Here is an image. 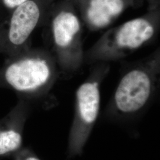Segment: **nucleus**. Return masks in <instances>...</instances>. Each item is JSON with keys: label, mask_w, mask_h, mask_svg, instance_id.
Listing matches in <instances>:
<instances>
[{"label": "nucleus", "mask_w": 160, "mask_h": 160, "mask_svg": "<svg viewBox=\"0 0 160 160\" xmlns=\"http://www.w3.org/2000/svg\"><path fill=\"white\" fill-rule=\"evenodd\" d=\"M160 49L129 63L109 103L106 114L112 119L129 120L148 107L159 88Z\"/></svg>", "instance_id": "nucleus-1"}, {"label": "nucleus", "mask_w": 160, "mask_h": 160, "mask_svg": "<svg viewBox=\"0 0 160 160\" xmlns=\"http://www.w3.org/2000/svg\"><path fill=\"white\" fill-rule=\"evenodd\" d=\"M60 78L55 58L45 47L28 46L0 66V82L28 96L45 94Z\"/></svg>", "instance_id": "nucleus-2"}, {"label": "nucleus", "mask_w": 160, "mask_h": 160, "mask_svg": "<svg viewBox=\"0 0 160 160\" xmlns=\"http://www.w3.org/2000/svg\"><path fill=\"white\" fill-rule=\"evenodd\" d=\"M45 48L55 58L62 78L79 73L84 64L82 24L72 10L67 7L47 13L42 26Z\"/></svg>", "instance_id": "nucleus-3"}, {"label": "nucleus", "mask_w": 160, "mask_h": 160, "mask_svg": "<svg viewBox=\"0 0 160 160\" xmlns=\"http://www.w3.org/2000/svg\"><path fill=\"white\" fill-rule=\"evenodd\" d=\"M159 16L148 14L108 30L87 51L84 63L118 61L153 42L160 33Z\"/></svg>", "instance_id": "nucleus-4"}, {"label": "nucleus", "mask_w": 160, "mask_h": 160, "mask_svg": "<svg viewBox=\"0 0 160 160\" xmlns=\"http://www.w3.org/2000/svg\"><path fill=\"white\" fill-rule=\"evenodd\" d=\"M92 65L88 76L75 92L74 116L68 141L69 158L82 154L100 112V86L110 70V63Z\"/></svg>", "instance_id": "nucleus-5"}, {"label": "nucleus", "mask_w": 160, "mask_h": 160, "mask_svg": "<svg viewBox=\"0 0 160 160\" xmlns=\"http://www.w3.org/2000/svg\"><path fill=\"white\" fill-rule=\"evenodd\" d=\"M40 0H29L8 12L0 24V55L6 57L30 45L34 30L42 27L47 13Z\"/></svg>", "instance_id": "nucleus-6"}, {"label": "nucleus", "mask_w": 160, "mask_h": 160, "mask_svg": "<svg viewBox=\"0 0 160 160\" xmlns=\"http://www.w3.org/2000/svg\"><path fill=\"white\" fill-rule=\"evenodd\" d=\"M81 6V22L91 32L108 28L126 9L127 0H85Z\"/></svg>", "instance_id": "nucleus-7"}, {"label": "nucleus", "mask_w": 160, "mask_h": 160, "mask_svg": "<svg viewBox=\"0 0 160 160\" xmlns=\"http://www.w3.org/2000/svg\"><path fill=\"white\" fill-rule=\"evenodd\" d=\"M22 142L20 133L13 130L0 131V155L16 150Z\"/></svg>", "instance_id": "nucleus-8"}, {"label": "nucleus", "mask_w": 160, "mask_h": 160, "mask_svg": "<svg viewBox=\"0 0 160 160\" xmlns=\"http://www.w3.org/2000/svg\"><path fill=\"white\" fill-rule=\"evenodd\" d=\"M28 1L29 0H0V3L8 13L17 6L21 5Z\"/></svg>", "instance_id": "nucleus-9"}, {"label": "nucleus", "mask_w": 160, "mask_h": 160, "mask_svg": "<svg viewBox=\"0 0 160 160\" xmlns=\"http://www.w3.org/2000/svg\"><path fill=\"white\" fill-rule=\"evenodd\" d=\"M8 12L6 11L4 8L2 6L0 3V24L2 23L4 19L6 18L7 16L8 15Z\"/></svg>", "instance_id": "nucleus-10"}, {"label": "nucleus", "mask_w": 160, "mask_h": 160, "mask_svg": "<svg viewBox=\"0 0 160 160\" xmlns=\"http://www.w3.org/2000/svg\"><path fill=\"white\" fill-rule=\"evenodd\" d=\"M23 160H40L33 155H29Z\"/></svg>", "instance_id": "nucleus-11"}]
</instances>
